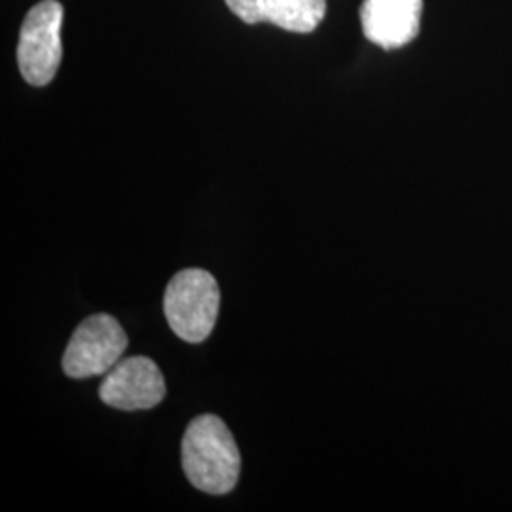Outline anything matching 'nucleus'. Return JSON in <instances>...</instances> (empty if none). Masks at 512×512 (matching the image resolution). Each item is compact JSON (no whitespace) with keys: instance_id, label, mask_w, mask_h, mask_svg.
Wrapping results in <instances>:
<instances>
[{"instance_id":"0eeeda50","label":"nucleus","mask_w":512,"mask_h":512,"mask_svg":"<svg viewBox=\"0 0 512 512\" xmlns=\"http://www.w3.org/2000/svg\"><path fill=\"white\" fill-rule=\"evenodd\" d=\"M241 21L272 23L289 33H311L327 14V0H226Z\"/></svg>"},{"instance_id":"423d86ee","label":"nucleus","mask_w":512,"mask_h":512,"mask_svg":"<svg viewBox=\"0 0 512 512\" xmlns=\"http://www.w3.org/2000/svg\"><path fill=\"white\" fill-rule=\"evenodd\" d=\"M423 0H363L365 37L385 50L403 48L420 33Z\"/></svg>"},{"instance_id":"7ed1b4c3","label":"nucleus","mask_w":512,"mask_h":512,"mask_svg":"<svg viewBox=\"0 0 512 512\" xmlns=\"http://www.w3.org/2000/svg\"><path fill=\"white\" fill-rule=\"evenodd\" d=\"M63 6L57 0L35 4L21 25L18 65L21 76L42 88L54 80L61 63Z\"/></svg>"},{"instance_id":"f03ea898","label":"nucleus","mask_w":512,"mask_h":512,"mask_svg":"<svg viewBox=\"0 0 512 512\" xmlns=\"http://www.w3.org/2000/svg\"><path fill=\"white\" fill-rule=\"evenodd\" d=\"M219 310V283L213 275L200 268H190L173 275L165 289V319L184 342H205L217 325Z\"/></svg>"},{"instance_id":"f257e3e1","label":"nucleus","mask_w":512,"mask_h":512,"mask_svg":"<svg viewBox=\"0 0 512 512\" xmlns=\"http://www.w3.org/2000/svg\"><path fill=\"white\" fill-rule=\"evenodd\" d=\"M181 459L184 475L200 492L224 495L238 484V444L226 423L213 414H202L190 421L183 437Z\"/></svg>"},{"instance_id":"39448f33","label":"nucleus","mask_w":512,"mask_h":512,"mask_svg":"<svg viewBox=\"0 0 512 512\" xmlns=\"http://www.w3.org/2000/svg\"><path fill=\"white\" fill-rule=\"evenodd\" d=\"M165 382L148 357H128L110 368L99 387V399L116 410H150L164 401Z\"/></svg>"},{"instance_id":"20e7f679","label":"nucleus","mask_w":512,"mask_h":512,"mask_svg":"<svg viewBox=\"0 0 512 512\" xmlns=\"http://www.w3.org/2000/svg\"><path fill=\"white\" fill-rule=\"evenodd\" d=\"M128 344L126 330L112 315H92L74 330L63 355V372L74 380L107 374L120 361Z\"/></svg>"}]
</instances>
